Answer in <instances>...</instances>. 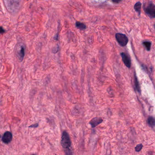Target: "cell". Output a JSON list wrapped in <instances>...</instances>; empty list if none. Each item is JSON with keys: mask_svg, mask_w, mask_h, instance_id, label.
Listing matches in <instances>:
<instances>
[{"mask_svg": "<svg viewBox=\"0 0 155 155\" xmlns=\"http://www.w3.org/2000/svg\"><path fill=\"white\" fill-rule=\"evenodd\" d=\"M61 144L66 155H72V151L71 149V142L70 137L66 131H64L62 133Z\"/></svg>", "mask_w": 155, "mask_h": 155, "instance_id": "cell-1", "label": "cell"}, {"mask_svg": "<svg viewBox=\"0 0 155 155\" xmlns=\"http://www.w3.org/2000/svg\"><path fill=\"white\" fill-rule=\"evenodd\" d=\"M144 10L146 14L150 18H155V5L152 2L148 3L147 5H144Z\"/></svg>", "mask_w": 155, "mask_h": 155, "instance_id": "cell-2", "label": "cell"}, {"mask_svg": "<svg viewBox=\"0 0 155 155\" xmlns=\"http://www.w3.org/2000/svg\"><path fill=\"white\" fill-rule=\"evenodd\" d=\"M115 37L118 44L122 46H125L128 42V39L125 34L122 33H117Z\"/></svg>", "mask_w": 155, "mask_h": 155, "instance_id": "cell-3", "label": "cell"}, {"mask_svg": "<svg viewBox=\"0 0 155 155\" xmlns=\"http://www.w3.org/2000/svg\"><path fill=\"white\" fill-rule=\"evenodd\" d=\"M121 56L122 57V61L126 66L127 68H130L131 67V61L129 56L124 52L121 53Z\"/></svg>", "mask_w": 155, "mask_h": 155, "instance_id": "cell-4", "label": "cell"}, {"mask_svg": "<svg viewBox=\"0 0 155 155\" xmlns=\"http://www.w3.org/2000/svg\"><path fill=\"white\" fill-rule=\"evenodd\" d=\"M12 139V135L11 132H6L4 133L2 137V141L5 143L8 144L11 141Z\"/></svg>", "mask_w": 155, "mask_h": 155, "instance_id": "cell-5", "label": "cell"}, {"mask_svg": "<svg viewBox=\"0 0 155 155\" xmlns=\"http://www.w3.org/2000/svg\"><path fill=\"white\" fill-rule=\"evenodd\" d=\"M103 121V120L101 117H95L91 120L89 124L91 125L92 127L94 128L101 123Z\"/></svg>", "mask_w": 155, "mask_h": 155, "instance_id": "cell-6", "label": "cell"}, {"mask_svg": "<svg viewBox=\"0 0 155 155\" xmlns=\"http://www.w3.org/2000/svg\"><path fill=\"white\" fill-rule=\"evenodd\" d=\"M25 47L21 46L17 52L18 58L21 62H22L25 56Z\"/></svg>", "mask_w": 155, "mask_h": 155, "instance_id": "cell-7", "label": "cell"}, {"mask_svg": "<svg viewBox=\"0 0 155 155\" xmlns=\"http://www.w3.org/2000/svg\"><path fill=\"white\" fill-rule=\"evenodd\" d=\"M134 85H135V89H136L137 92H139V93H141L140 85H139V83L138 81V79H137V78L136 74H135V76H134Z\"/></svg>", "mask_w": 155, "mask_h": 155, "instance_id": "cell-8", "label": "cell"}, {"mask_svg": "<svg viewBox=\"0 0 155 155\" xmlns=\"http://www.w3.org/2000/svg\"><path fill=\"white\" fill-rule=\"evenodd\" d=\"M141 3L139 1L137 2L136 4H135V5L134 6V10L137 11V13H138L139 15H140L141 14Z\"/></svg>", "mask_w": 155, "mask_h": 155, "instance_id": "cell-9", "label": "cell"}, {"mask_svg": "<svg viewBox=\"0 0 155 155\" xmlns=\"http://www.w3.org/2000/svg\"><path fill=\"white\" fill-rule=\"evenodd\" d=\"M75 25L79 29L84 30L86 29V26L84 23H83L81 22H77L75 23Z\"/></svg>", "mask_w": 155, "mask_h": 155, "instance_id": "cell-10", "label": "cell"}, {"mask_svg": "<svg viewBox=\"0 0 155 155\" xmlns=\"http://www.w3.org/2000/svg\"><path fill=\"white\" fill-rule=\"evenodd\" d=\"M148 123L150 126L154 127L155 126V119L152 116H150L148 118Z\"/></svg>", "mask_w": 155, "mask_h": 155, "instance_id": "cell-11", "label": "cell"}, {"mask_svg": "<svg viewBox=\"0 0 155 155\" xmlns=\"http://www.w3.org/2000/svg\"><path fill=\"white\" fill-rule=\"evenodd\" d=\"M142 44L144 46L146 47L147 50L148 51H150L151 50V43L149 41H145L143 42Z\"/></svg>", "mask_w": 155, "mask_h": 155, "instance_id": "cell-12", "label": "cell"}, {"mask_svg": "<svg viewBox=\"0 0 155 155\" xmlns=\"http://www.w3.org/2000/svg\"><path fill=\"white\" fill-rule=\"evenodd\" d=\"M142 147H143V146L141 144H139V145H137L136 147L135 148L136 151H137V152L140 151L142 148Z\"/></svg>", "mask_w": 155, "mask_h": 155, "instance_id": "cell-13", "label": "cell"}, {"mask_svg": "<svg viewBox=\"0 0 155 155\" xmlns=\"http://www.w3.org/2000/svg\"><path fill=\"white\" fill-rule=\"evenodd\" d=\"M5 32V31L3 28L1 26H0V34H3Z\"/></svg>", "mask_w": 155, "mask_h": 155, "instance_id": "cell-14", "label": "cell"}, {"mask_svg": "<svg viewBox=\"0 0 155 155\" xmlns=\"http://www.w3.org/2000/svg\"><path fill=\"white\" fill-rule=\"evenodd\" d=\"M38 126V124L37 123V124H34V125H31V126H29V127H37Z\"/></svg>", "mask_w": 155, "mask_h": 155, "instance_id": "cell-15", "label": "cell"}, {"mask_svg": "<svg viewBox=\"0 0 155 155\" xmlns=\"http://www.w3.org/2000/svg\"><path fill=\"white\" fill-rule=\"evenodd\" d=\"M113 2H114V3H119V2H120L121 1V0H113L112 1Z\"/></svg>", "mask_w": 155, "mask_h": 155, "instance_id": "cell-16", "label": "cell"}, {"mask_svg": "<svg viewBox=\"0 0 155 155\" xmlns=\"http://www.w3.org/2000/svg\"><path fill=\"white\" fill-rule=\"evenodd\" d=\"M0 137H1V136H0Z\"/></svg>", "mask_w": 155, "mask_h": 155, "instance_id": "cell-17", "label": "cell"}, {"mask_svg": "<svg viewBox=\"0 0 155 155\" xmlns=\"http://www.w3.org/2000/svg\"><path fill=\"white\" fill-rule=\"evenodd\" d=\"M35 155V154H33V155Z\"/></svg>", "mask_w": 155, "mask_h": 155, "instance_id": "cell-18", "label": "cell"}, {"mask_svg": "<svg viewBox=\"0 0 155 155\" xmlns=\"http://www.w3.org/2000/svg\"></svg>", "mask_w": 155, "mask_h": 155, "instance_id": "cell-19", "label": "cell"}]
</instances>
